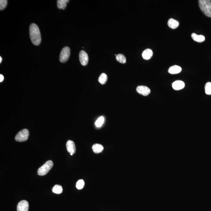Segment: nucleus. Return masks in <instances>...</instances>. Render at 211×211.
Wrapping results in <instances>:
<instances>
[{"label":"nucleus","mask_w":211,"mask_h":211,"mask_svg":"<svg viewBox=\"0 0 211 211\" xmlns=\"http://www.w3.org/2000/svg\"><path fill=\"white\" fill-rule=\"evenodd\" d=\"M30 35L32 43L34 45L38 46L40 44L41 37L39 28L34 23H32L30 26Z\"/></svg>","instance_id":"obj_1"},{"label":"nucleus","mask_w":211,"mask_h":211,"mask_svg":"<svg viewBox=\"0 0 211 211\" xmlns=\"http://www.w3.org/2000/svg\"><path fill=\"white\" fill-rule=\"evenodd\" d=\"M199 5L201 10L205 15L211 17V1L199 0Z\"/></svg>","instance_id":"obj_2"},{"label":"nucleus","mask_w":211,"mask_h":211,"mask_svg":"<svg viewBox=\"0 0 211 211\" xmlns=\"http://www.w3.org/2000/svg\"><path fill=\"white\" fill-rule=\"evenodd\" d=\"M53 165V163L51 160L47 161L38 170V174L41 176L45 175L51 169Z\"/></svg>","instance_id":"obj_3"},{"label":"nucleus","mask_w":211,"mask_h":211,"mask_svg":"<svg viewBox=\"0 0 211 211\" xmlns=\"http://www.w3.org/2000/svg\"><path fill=\"white\" fill-rule=\"evenodd\" d=\"M29 132L27 129H24L20 131L16 135L15 140L16 141L22 142L27 141L28 139Z\"/></svg>","instance_id":"obj_4"},{"label":"nucleus","mask_w":211,"mask_h":211,"mask_svg":"<svg viewBox=\"0 0 211 211\" xmlns=\"http://www.w3.org/2000/svg\"><path fill=\"white\" fill-rule=\"evenodd\" d=\"M70 55V49L68 47H66L62 50L60 56V60L61 62L64 63L68 60Z\"/></svg>","instance_id":"obj_5"},{"label":"nucleus","mask_w":211,"mask_h":211,"mask_svg":"<svg viewBox=\"0 0 211 211\" xmlns=\"http://www.w3.org/2000/svg\"><path fill=\"white\" fill-rule=\"evenodd\" d=\"M79 59L81 64L83 66H86L89 62V56L84 50H82L79 54Z\"/></svg>","instance_id":"obj_6"},{"label":"nucleus","mask_w":211,"mask_h":211,"mask_svg":"<svg viewBox=\"0 0 211 211\" xmlns=\"http://www.w3.org/2000/svg\"><path fill=\"white\" fill-rule=\"evenodd\" d=\"M136 90L138 94L144 96H147L151 92L149 88L145 86H139L137 88Z\"/></svg>","instance_id":"obj_7"},{"label":"nucleus","mask_w":211,"mask_h":211,"mask_svg":"<svg viewBox=\"0 0 211 211\" xmlns=\"http://www.w3.org/2000/svg\"><path fill=\"white\" fill-rule=\"evenodd\" d=\"M28 209L29 203L26 201H21L17 205V211H28Z\"/></svg>","instance_id":"obj_8"},{"label":"nucleus","mask_w":211,"mask_h":211,"mask_svg":"<svg viewBox=\"0 0 211 211\" xmlns=\"http://www.w3.org/2000/svg\"><path fill=\"white\" fill-rule=\"evenodd\" d=\"M66 149L70 153L74 154L76 151V147L75 143L73 141L69 140L66 144Z\"/></svg>","instance_id":"obj_9"},{"label":"nucleus","mask_w":211,"mask_h":211,"mask_svg":"<svg viewBox=\"0 0 211 211\" xmlns=\"http://www.w3.org/2000/svg\"><path fill=\"white\" fill-rule=\"evenodd\" d=\"M172 86L175 90H178L183 89L185 87V84L183 81L177 80L173 83Z\"/></svg>","instance_id":"obj_10"},{"label":"nucleus","mask_w":211,"mask_h":211,"mask_svg":"<svg viewBox=\"0 0 211 211\" xmlns=\"http://www.w3.org/2000/svg\"><path fill=\"white\" fill-rule=\"evenodd\" d=\"M153 55L152 50L150 49H147L143 52L142 56L143 58L145 60H149L151 58Z\"/></svg>","instance_id":"obj_11"},{"label":"nucleus","mask_w":211,"mask_h":211,"mask_svg":"<svg viewBox=\"0 0 211 211\" xmlns=\"http://www.w3.org/2000/svg\"><path fill=\"white\" fill-rule=\"evenodd\" d=\"M182 69L180 66H171L169 68L168 72L170 74H177L181 71Z\"/></svg>","instance_id":"obj_12"},{"label":"nucleus","mask_w":211,"mask_h":211,"mask_svg":"<svg viewBox=\"0 0 211 211\" xmlns=\"http://www.w3.org/2000/svg\"><path fill=\"white\" fill-rule=\"evenodd\" d=\"M167 24L169 27L173 29L177 28L179 26V22L173 18L169 19L168 21Z\"/></svg>","instance_id":"obj_13"},{"label":"nucleus","mask_w":211,"mask_h":211,"mask_svg":"<svg viewBox=\"0 0 211 211\" xmlns=\"http://www.w3.org/2000/svg\"><path fill=\"white\" fill-rule=\"evenodd\" d=\"M92 149L94 153L98 154L103 151L104 147L101 144H96L92 146Z\"/></svg>","instance_id":"obj_14"},{"label":"nucleus","mask_w":211,"mask_h":211,"mask_svg":"<svg viewBox=\"0 0 211 211\" xmlns=\"http://www.w3.org/2000/svg\"><path fill=\"white\" fill-rule=\"evenodd\" d=\"M191 37L194 41L198 42H202L205 40V38L204 36L202 35H198L195 33H193L192 34Z\"/></svg>","instance_id":"obj_15"},{"label":"nucleus","mask_w":211,"mask_h":211,"mask_svg":"<svg viewBox=\"0 0 211 211\" xmlns=\"http://www.w3.org/2000/svg\"><path fill=\"white\" fill-rule=\"evenodd\" d=\"M69 2L68 0H58L57 1L58 8L64 10L66 6V3Z\"/></svg>","instance_id":"obj_16"},{"label":"nucleus","mask_w":211,"mask_h":211,"mask_svg":"<svg viewBox=\"0 0 211 211\" xmlns=\"http://www.w3.org/2000/svg\"><path fill=\"white\" fill-rule=\"evenodd\" d=\"M108 76L105 73H102L99 77L98 81L102 85L105 84L107 81Z\"/></svg>","instance_id":"obj_17"},{"label":"nucleus","mask_w":211,"mask_h":211,"mask_svg":"<svg viewBox=\"0 0 211 211\" xmlns=\"http://www.w3.org/2000/svg\"><path fill=\"white\" fill-rule=\"evenodd\" d=\"M52 191L56 194H60L63 192V189L60 185H56L52 189Z\"/></svg>","instance_id":"obj_18"},{"label":"nucleus","mask_w":211,"mask_h":211,"mask_svg":"<svg viewBox=\"0 0 211 211\" xmlns=\"http://www.w3.org/2000/svg\"><path fill=\"white\" fill-rule=\"evenodd\" d=\"M116 60L118 62H120L121 63H126V59L125 56L122 54H118L117 55V56L116 57Z\"/></svg>","instance_id":"obj_19"},{"label":"nucleus","mask_w":211,"mask_h":211,"mask_svg":"<svg viewBox=\"0 0 211 211\" xmlns=\"http://www.w3.org/2000/svg\"><path fill=\"white\" fill-rule=\"evenodd\" d=\"M105 121V118L103 116H101L98 118L95 122V125L97 128L102 127Z\"/></svg>","instance_id":"obj_20"},{"label":"nucleus","mask_w":211,"mask_h":211,"mask_svg":"<svg viewBox=\"0 0 211 211\" xmlns=\"http://www.w3.org/2000/svg\"><path fill=\"white\" fill-rule=\"evenodd\" d=\"M205 92L206 94L211 95V83L208 82L205 85Z\"/></svg>","instance_id":"obj_21"},{"label":"nucleus","mask_w":211,"mask_h":211,"mask_svg":"<svg viewBox=\"0 0 211 211\" xmlns=\"http://www.w3.org/2000/svg\"><path fill=\"white\" fill-rule=\"evenodd\" d=\"M84 185V181L83 180H80L78 181V182H77L76 187L78 190H81V189L83 188Z\"/></svg>","instance_id":"obj_22"},{"label":"nucleus","mask_w":211,"mask_h":211,"mask_svg":"<svg viewBox=\"0 0 211 211\" xmlns=\"http://www.w3.org/2000/svg\"><path fill=\"white\" fill-rule=\"evenodd\" d=\"M7 2L8 1L6 0H1L0 1V10H1L6 8L7 5Z\"/></svg>","instance_id":"obj_23"},{"label":"nucleus","mask_w":211,"mask_h":211,"mask_svg":"<svg viewBox=\"0 0 211 211\" xmlns=\"http://www.w3.org/2000/svg\"><path fill=\"white\" fill-rule=\"evenodd\" d=\"M4 77L3 76L2 74H0V82H2L3 81Z\"/></svg>","instance_id":"obj_24"},{"label":"nucleus","mask_w":211,"mask_h":211,"mask_svg":"<svg viewBox=\"0 0 211 211\" xmlns=\"http://www.w3.org/2000/svg\"><path fill=\"white\" fill-rule=\"evenodd\" d=\"M2 57H1H1H0V63H1V62H2Z\"/></svg>","instance_id":"obj_25"},{"label":"nucleus","mask_w":211,"mask_h":211,"mask_svg":"<svg viewBox=\"0 0 211 211\" xmlns=\"http://www.w3.org/2000/svg\"><path fill=\"white\" fill-rule=\"evenodd\" d=\"M73 153H70V155L72 156L73 155Z\"/></svg>","instance_id":"obj_26"}]
</instances>
